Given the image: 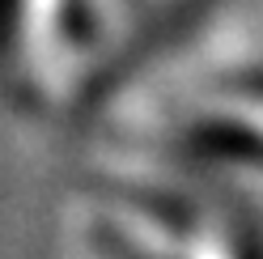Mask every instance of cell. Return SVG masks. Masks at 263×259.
I'll return each mask as SVG.
<instances>
[{
  "label": "cell",
  "instance_id": "1",
  "mask_svg": "<svg viewBox=\"0 0 263 259\" xmlns=\"http://www.w3.org/2000/svg\"><path fill=\"white\" fill-rule=\"evenodd\" d=\"M123 132H170L195 161L263 174V0H204L123 81Z\"/></svg>",
  "mask_w": 263,
  "mask_h": 259
},
{
  "label": "cell",
  "instance_id": "2",
  "mask_svg": "<svg viewBox=\"0 0 263 259\" xmlns=\"http://www.w3.org/2000/svg\"><path fill=\"white\" fill-rule=\"evenodd\" d=\"M93 208L127 259H263L259 238L225 196L140 157L110 174Z\"/></svg>",
  "mask_w": 263,
  "mask_h": 259
}]
</instances>
